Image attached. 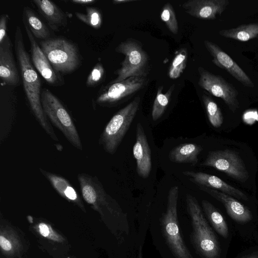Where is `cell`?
<instances>
[{
    "mask_svg": "<svg viewBox=\"0 0 258 258\" xmlns=\"http://www.w3.org/2000/svg\"><path fill=\"white\" fill-rule=\"evenodd\" d=\"M15 50L20 69L24 89L31 110L40 126L55 141H58L54 130L45 114L41 102V81L26 50L21 27H16Z\"/></svg>",
    "mask_w": 258,
    "mask_h": 258,
    "instance_id": "6da1fadb",
    "label": "cell"
},
{
    "mask_svg": "<svg viewBox=\"0 0 258 258\" xmlns=\"http://www.w3.org/2000/svg\"><path fill=\"white\" fill-rule=\"evenodd\" d=\"M185 200L192 227L190 239L195 250L202 258H220L221 250L217 237L197 199L186 194Z\"/></svg>",
    "mask_w": 258,
    "mask_h": 258,
    "instance_id": "7a4b0ae2",
    "label": "cell"
},
{
    "mask_svg": "<svg viewBox=\"0 0 258 258\" xmlns=\"http://www.w3.org/2000/svg\"><path fill=\"white\" fill-rule=\"evenodd\" d=\"M115 51L124 55L120 68L114 72L116 78L110 83L123 81L131 77H148L151 70L150 58L143 44L133 38L120 42Z\"/></svg>",
    "mask_w": 258,
    "mask_h": 258,
    "instance_id": "3957f363",
    "label": "cell"
},
{
    "mask_svg": "<svg viewBox=\"0 0 258 258\" xmlns=\"http://www.w3.org/2000/svg\"><path fill=\"white\" fill-rule=\"evenodd\" d=\"M40 45L53 69L58 73L68 74L81 65L82 57L75 43L63 37L41 40Z\"/></svg>",
    "mask_w": 258,
    "mask_h": 258,
    "instance_id": "277c9868",
    "label": "cell"
},
{
    "mask_svg": "<svg viewBox=\"0 0 258 258\" xmlns=\"http://www.w3.org/2000/svg\"><path fill=\"white\" fill-rule=\"evenodd\" d=\"M141 99L136 97L117 112L100 135L99 144L105 152L114 154L127 133L139 109Z\"/></svg>",
    "mask_w": 258,
    "mask_h": 258,
    "instance_id": "5b68a950",
    "label": "cell"
},
{
    "mask_svg": "<svg viewBox=\"0 0 258 258\" xmlns=\"http://www.w3.org/2000/svg\"><path fill=\"white\" fill-rule=\"evenodd\" d=\"M179 187H171L168 194L167 208L161 219V229L166 243L176 258H194L180 233L177 218Z\"/></svg>",
    "mask_w": 258,
    "mask_h": 258,
    "instance_id": "8992f818",
    "label": "cell"
},
{
    "mask_svg": "<svg viewBox=\"0 0 258 258\" xmlns=\"http://www.w3.org/2000/svg\"><path fill=\"white\" fill-rule=\"evenodd\" d=\"M41 102L47 118L76 148L82 150L83 146L72 118L59 99L49 90L41 91Z\"/></svg>",
    "mask_w": 258,
    "mask_h": 258,
    "instance_id": "52a82bcc",
    "label": "cell"
},
{
    "mask_svg": "<svg viewBox=\"0 0 258 258\" xmlns=\"http://www.w3.org/2000/svg\"><path fill=\"white\" fill-rule=\"evenodd\" d=\"M148 77H131L123 81L109 82L98 92L95 103L101 106H116L131 99L148 84Z\"/></svg>",
    "mask_w": 258,
    "mask_h": 258,
    "instance_id": "ba28073f",
    "label": "cell"
},
{
    "mask_svg": "<svg viewBox=\"0 0 258 258\" xmlns=\"http://www.w3.org/2000/svg\"><path fill=\"white\" fill-rule=\"evenodd\" d=\"M201 165L213 167L241 182L246 181L249 177L243 160L236 152L231 150L209 152Z\"/></svg>",
    "mask_w": 258,
    "mask_h": 258,
    "instance_id": "9c48e42d",
    "label": "cell"
},
{
    "mask_svg": "<svg viewBox=\"0 0 258 258\" xmlns=\"http://www.w3.org/2000/svg\"><path fill=\"white\" fill-rule=\"evenodd\" d=\"M198 85L213 96L221 98L229 108L234 112L239 107L237 98L238 92L235 88L222 77L214 75L202 67L198 68Z\"/></svg>",
    "mask_w": 258,
    "mask_h": 258,
    "instance_id": "30bf717a",
    "label": "cell"
},
{
    "mask_svg": "<svg viewBox=\"0 0 258 258\" xmlns=\"http://www.w3.org/2000/svg\"><path fill=\"white\" fill-rule=\"evenodd\" d=\"M77 178L82 197L88 204L102 216L104 209L113 212L112 199L96 176L82 173L78 174Z\"/></svg>",
    "mask_w": 258,
    "mask_h": 258,
    "instance_id": "8fae6325",
    "label": "cell"
},
{
    "mask_svg": "<svg viewBox=\"0 0 258 258\" xmlns=\"http://www.w3.org/2000/svg\"><path fill=\"white\" fill-rule=\"evenodd\" d=\"M23 22L30 44L32 62L35 69L49 85L52 86L62 85L64 83L63 80L51 66L47 57L36 42L24 18H23Z\"/></svg>",
    "mask_w": 258,
    "mask_h": 258,
    "instance_id": "7c38bea8",
    "label": "cell"
},
{
    "mask_svg": "<svg viewBox=\"0 0 258 258\" xmlns=\"http://www.w3.org/2000/svg\"><path fill=\"white\" fill-rule=\"evenodd\" d=\"M204 44L213 57L212 62L216 66L225 70L244 86L248 87H254L251 80L242 69L217 44L207 40L204 41Z\"/></svg>",
    "mask_w": 258,
    "mask_h": 258,
    "instance_id": "4fadbf2b",
    "label": "cell"
},
{
    "mask_svg": "<svg viewBox=\"0 0 258 258\" xmlns=\"http://www.w3.org/2000/svg\"><path fill=\"white\" fill-rule=\"evenodd\" d=\"M228 0H189L182 5L189 15L202 19L214 20L225 10Z\"/></svg>",
    "mask_w": 258,
    "mask_h": 258,
    "instance_id": "5bb4252c",
    "label": "cell"
},
{
    "mask_svg": "<svg viewBox=\"0 0 258 258\" xmlns=\"http://www.w3.org/2000/svg\"><path fill=\"white\" fill-rule=\"evenodd\" d=\"M136 140L133 149L137 172L143 178L149 177L152 170L151 152L144 129L140 123L136 126Z\"/></svg>",
    "mask_w": 258,
    "mask_h": 258,
    "instance_id": "9a60e30c",
    "label": "cell"
},
{
    "mask_svg": "<svg viewBox=\"0 0 258 258\" xmlns=\"http://www.w3.org/2000/svg\"><path fill=\"white\" fill-rule=\"evenodd\" d=\"M0 78L6 85L16 86L20 83L13 45L8 35L0 43Z\"/></svg>",
    "mask_w": 258,
    "mask_h": 258,
    "instance_id": "2e32d148",
    "label": "cell"
},
{
    "mask_svg": "<svg viewBox=\"0 0 258 258\" xmlns=\"http://www.w3.org/2000/svg\"><path fill=\"white\" fill-rule=\"evenodd\" d=\"M182 173L187 176L190 181L198 186L218 189L222 192L237 199L244 201L248 200L247 196L242 191L228 184L217 176L193 171H184Z\"/></svg>",
    "mask_w": 258,
    "mask_h": 258,
    "instance_id": "e0dca14e",
    "label": "cell"
},
{
    "mask_svg": "<svg viewBox=\"0 0 258 258\" xmlns=\"http://www.w3.org/2000/svg\"><path fill=\"white\" fill-rule=\"evenodd\" d=\"M202 190L221 202L228 215L235 221L246 223L251 221L252 215L250 211L233 197L216 189L199 186Z\"/></svg>",
    "mask_w": 258,
    "mask_h": 258,
    "instance_id": "ac0fdd59",
    "label": "cell"
},
{
    "mask_svg": "<svg viewBox=\"0 0 258 258\" xmlns=\"http://www.w3.org/2000/svg\"><path fill=\"white\" fill-rule=\"evenodd\" d=\"M39 170L61 197L75 204L83 211H86L85 206L79 195L66 178L60 175L46 171L40 168Z\"/></svg>",
    "mask_w": 258,
    "mask_h": 258,
    "instance_id": "d6986e66",
    "label": "cell"
},
{
    "mask_svg": "<svg viewBox=\"0 0 258 258\" xmlns=\"http://www.w3.org/2000/svg\"><path fill=\"white\" fill-rule=\"evenodd\" d=\"M32 2L53 30L59 31V28L67 25L66 15L53 2L49 0H33Z\"/></svg>",
    "mask_w": 258,
    "mask_h": 258,
    "instance_id": "ffe728a7",
    "label": "cell"
},
{
    "mask_svg": "<svg viewBox=\"0 0 258 258\" xmlns=\"http://www.w3.org/2000/svg\"><path fill=\"white\" fill-rule=\"evenodd\" d=\"M202 150V147L196 144H181L170 151L169 158L174 163H188L195 165L198 163V157Z\"/></svg>",
    "mask_w": 258,
    "mask_h": 258,
    "instance_id": "44dd1931",
    "label": "cell"
},
{
    "mask_svg": "<svg viewBox=\"0 0 258 258\" xmlns=\"http://www.w3.org/2000/svg\"><path fill=\"white\" fill-rule=\"evenodd\" d=\"M22 18L25 20L34 37L42 40L50 38V33L48 28L30 7H24Z\"/></svg>",
    "mask_w": 258,
    "mask_h": 258,
    "instance_id": "7402d4cb",
    "label": "cell"
},
{
    "mask_svg": "<svg viewBox=\"0 0 258 258\" xmlns=\"http://www.w3.org/2000/svg\"><path fill=\"white\" fill-rule=\"evenodd\" d=\"M0 246L3 254L9 257L16 256L22 249V244L17 235L12 230L2 227Z\"/></svg>",
    "mask_w": 258,
    "mask_h": 258,
    "instance_id": "603a6c76",
    "label": "cell"
},
{
    "mask_svg": "<svg viewBox=\"0 0 258 258\" xmlns=\"http://www.w3.org/2000/svg\"><path fill=\"white\" fill-rule=\"evenodd\" d=\"M219 34L224 37L240 41H247L258 36V23L241 25L238 27L219 31Z\"/></svg>",
    "mask_w": 258,
    "mask_h": 258,
    "instance_id": "cb8c5ba5",
    "label": "cell"
},
{
    "mask_svg": "<svg viewBox=\"0 0 258 258\" xmlns=\"http://www.w3.org/2000/svg\"><path fill=\"white\" fill-rule=\"evenodd\" d=\"M202 206L207 217L216 231L224 238H227L229 234L228 228L222 215L206 200L202 201Z\"/></svg>",
    "mask_w": 258,
    "mask_h": 258,
    "instance_id": "d4e9b609",
    "label": "cell"
},
{
    "mask_svg": "<svg viewBox=\"0 0 258 258\" xmlns=\"http://www.w3.org/2000/svg\"><path fill=\"white\" fill-rule=\"evenodd\" d=\"M163 85L158 87L152 109V117L154 121L159 119L167 107L171 96L175 88V84L171 85L165 93H163Z\"/></svg>",
    "mask_w": 258,
    "mask_h": 258,
    "instance_id": "484cf974",
    "label": "cell"
},
{
    "mask_svg": "<svg viewBox=\"0 0 258 258\" xmlns=\"http://www.w3.org/2000/svg\"><path fill=\"white\" fill-rule=\"evenodd\" d=\"M188 59V51L186 48H181L176 53L169 68L168 76L170 79L179 78L183 73Z\"/></svg>",
    "mask_w": 258,
    "mask_h": 258,
    "instance_id": "4316f807",
    "label": "cell"
},
{
    "mask_svg": "<svg viewBox=\"0 0 258 258\" xmlns=\"http://www.w3.org/2000/svg\"><path fill=\"white\" fill-rule=\"evenodd\" d=\"M202 100L209 120L214 127H219L223 122L221 109L214 100L206 94L202 95Z\"/></svg>",
    "mask_w": 258,
    "mask_h": 258,
    "instance_id": "83f0119b",
    "label": "cell"
},
{
    "mask_svg": "<svg viewBox=\"0 0 258 258\" xmlns=\"http://www.w3.org/2000/svg\"><path fill=\"white\" fill-rule=\"evenodd\" d=\"M86 14L75 12L76 17L92 28L98 29L102 23V15L100 11L95 7H87Z\"/></svg>",
    "mask_w": 258,
    "mask_h": 258,
    "instance_id": "f1b7e54d",
    "label": "cell"
},
{
    "mask_svg": "<svg viewBox=\"0 0 258 258\" xmlns=\"http://www.w3.org/2000/svg\"><path fill=\"white\" fill-rule=\"evenodd\" d=\"M160 17L171 33L174 34L178 33L177 20L173 6L170 3H167L163 7Z\"/></svg>",
    "mask_w": 258,
    "mask_h": 258,
    "instance_id": "f546056e",
    "label": "cell"
},
{
    "mask_svg": "<svg viewBox=\"0 0 258 258\" xmlns=\"http://www.w3.org/2000/svg\"><path fill=\"white\" fill-rule=\"evenodd\" d=\"M34 228L40 235L48 239L57 242H63L65 241L64 237L48 224L40 222L35 225Z\"/></svg>",
    "mask_w": 258,
    "mask_h": 258,
    "instance_id": "4dcf8cb0",
    "label": "cell"
},
{
    "mask_svg": "<svg viewBox=\"0 0 258 258\" xmlns=\"http://www.w3.org/2000/svg\"><path fill=\"white\" fill-rule=\"evenodd\" d=\"M105 77V70L102 64L97 63L88 75L86 84L88 87H95L101 84Z\"/></svg>",
    "mask_w": 258,
    "mask_h": 258,
    "instance_id": "1f68e13d",
    "label": "cell"
},
{
    "mask_svg": "<svg viewBox=\"0 0 258 258\" xmlns=\"http://www.w3.org/2000/svg\"><path fill=\"white\" fill-rule=\"evenodd\" d=\"M9 16L7 14H2L0 18V43L2 42L5 37L8 35L7 34V22Z\"/></svg>",
    "mask_w": 258,
    "mask_h": 258,
    "instance_id": "d6a6232c",
    "label": "cell"
},
{
    "mask_svg": "<svg viewBox=\"0 0 258 258\" xmlns=\"http://www.w3.org/2000/svg\"><path fill=\"white\" fill-rule=\"evenodd\" d=\"M71 2L78 5L84 6L92 4L95 2V0H73Z\"/></svg>",
    "mask_w": 258,
    "mask_h": 258,
    "instance_id": "836d02e7",
    "label": "cell"
},
{
    "mask_svg": "<svg viewBox=\"0 0 258 258\" xmlns=\"http://www.w3.org/2000/svg\"><path fill=\"white\" fill-rule=\"evenodd\" d=\"M135 0H113L112 2L114 4H122V3H127L134 2Z\"/></svg>",
    "mask_w": 258,
    "mask_h": 258,
    "instance_id": "e575fe53",
    "label": "cell"
},
{
    "mask_svg": "<svg viewBox=\"0 0 258 258\" xmlns=\"http://www.w3.org/2000/svg\"><path fill=\"white\" fill-rule=\"evenodd\" d=\"M142 246H140L138 258H142Z\"/></svg>",
    "mask_w": 258,
    "mask_h": 258,
    "instance_id": "d590c367",
    "label": "cell"
},
{
    "mask_svg": "<svg viewBox=\"0 0 258 258\" xmlns=\"http://www.w3.org/2000/svg\"><path fill=\"white\" fill-rule=\"evenodd\" d=\"M245 258H258V256L251 255V256H249L246 257Z\"/></svg>",
    "mask_w": 258,
    "mask_h": 258,
    "instance_id": "8d00e7d4",
    "label": "cell"
},
{
    "mask_svg": "<svg viewBox=\"0 0 258 258\" xmlns=\"http://www.w3.org/2000/svg\"><path fill=\"white\" fill-rule=\"evenodd\" d=\"M67 258H70V257H67Z\"/></svg>",
    "mask_w": 258,
    "mask_h": 258,
    "instance_id": "74e56055",
    "label": "cell"
}]
</instances>
